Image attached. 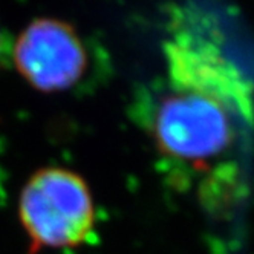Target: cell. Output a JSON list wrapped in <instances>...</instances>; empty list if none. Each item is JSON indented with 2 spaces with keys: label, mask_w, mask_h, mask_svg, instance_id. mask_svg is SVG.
Returning <instances> with one entry per match:
<instances>
[{
  "label": "cell",
  "mask_w": 254,
  "mask_h": 254,
  "mask_svg": "<svg viewBox=\"0 0 254 254\" xmlns=\"http://www.w3.org/2000/svg\"><path fill=\"white\" fill-rule=\"evenodd\" d=\"M170 86L219 101L238 120L254 121L253 87L219 48L181 31L164 48Z\"/></svg>",
  "instance_id": "3957f363"
},
{
  "label": "cell",
  "mask_w": 254,
  "mask_h": 254,
  "mask_svg": "<svg viewBox=\"0 0 254 254\" xmlns=\"http://www.w3.org/2000/svg\"><path fill=\"white\" fill-rule=\"evenodd\" d=\"M3 52V37H2V29H0V56Z\"/></svg>",
  "instance_id": "5b68a950"
},
{
  "label": "cell",
  "mask_w": 254,
  "mask_h": 254,
  "mask_svg": "<svg viewBox=\"0 0 254 254\" xmlns=\"http://www.w3.org/2000/svg\"><path fill=\"white\" fill-rule=\"evenodd\" d=\"M238 120L219 101L184 90L164 97L153 117L159 150L179 161L202 162L224 153L234 139Z\"/></svg>",
  "instance_id": "7a4b0ae2"
},
{
  "label": "cell",
  "mask_w": 254,
  "mask_h": 254,
  "mask_svg": "<svg viewBox=\"0 0 254 254\" xmlns=\"http://www.w3.org/2000/svg\"><path fill=\"white\" fill-rule=\"evenodd\" d=\"M11 59L29 86L49 94L75 86L87 66V52L77 29L54 17L29 22L15 37Z\"/></svg>",
  "instance_id": "277c9868"
},
{
  "label": "cell",
  "mask_w": 254,
  "mask_h": 254,
  "mask_svg": "<svg viewBox=\"0 0 254 254\" xmlns=\"http://www.w3.org/2000/svg\"><path fill=\"white\" fill-rule=\"evenodd\" d=\"M19 219L32 253L78 247L95 227L92 191L84 178L69 169H40L22 189Z\"/></svg>",
  "instance_id": "6da1fadb"
}]
</instances>
